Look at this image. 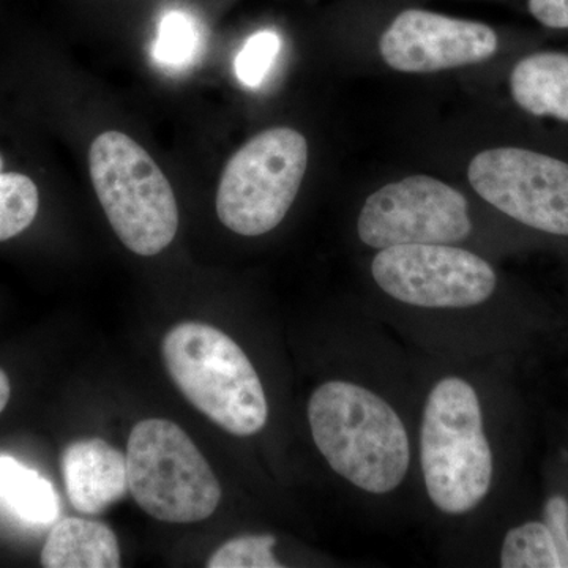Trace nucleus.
<instances>
[{"instance_id": "obj_11", "label": "nucleus", "mask_w": 568, "mask_h": 568, "mask_svg": "<svg viewBox=\"0 0 568 568\" xmlns=\"http://www.w3.org/2000/svg\"><path fill=\"white\" fill-rule=\"evenodd\" d=\"M62 473L71 506L81 514H102L129 491L125 455L99 437L71 443Z\"/></svg>"}, {"instance_id": "obj_4", "label": "nucleus", "mask_w": 568, "mask_h": 568, "mask_svg": "<svg viewBox=\"0 0 568 568\" xmlns=\"http://www.w3.org/2000/svg\"><path fill=\"white\" fill-rule=\"evenodd\" d=\"M89 170L112 230L130 252L155 256L170 246L179 227L174 190L136 141L114 130L100 134Z\"/></svg>"}, {"instance_id": "obj_2", "label": "nucleus", "mask_w": 568, "mask_h": 568, "mask_svg": "<svg viewBox=\"0 0 568 568\" xmlns=\"http://www.w3.org/2000/svg\"><path fill=\"white\" fill-rule=\"evenodd\" d=\"M168 373L182 395L234 436H253L267 424L263 383L242 347L203 323L174 325L163 338Z\"/></svg>"}, {"instance_id": "obj_21", "label": "nucleus", "mask_w": 568, "mask_h": 568, "mask_svg": "<svg viewBox=\"0 0 568 568\" xmlns=\"http://www.w3.org/2000/svg\"><path fill=\"white\" fill-rule=\"evenodd\" d=\"M526 9L544 28L568 31V0H526Z\"/></svg>"}, {"instance_id": "obj_20", "label": "nucleus", "mask_w": 568, "mask_h": 568, "mask_svg": "<svg viewBox=\"0 0 568 568\" xmlns=\"http://www.w3.org/2000/svg\"><path fill=\"white\" fill-rule=\"evenodd\" d=\"M545 523L558 548L560 568H568V504L564 497L556 496L545 507Z\"/></svg>"}, {"instance_id": "obj_22", "label": "nucleus", "mask_w": 568, "mask_h": 568, "mask_svg": "<svg viewBox=\"0 0 568 568\" xmlns=\"http://www.w3.org/2000/svg\"><path fill=\"white\" fill-rule=\"evenodd\" d=\"M11 395L10 379L7 373L0 368V414L9 405Z\"/></svg>"}, {"instance_id": "obj_16", "label": "nucleus", "mask_w": 568, "mask_h": 568, "mask_svg": "<svg viewBox=\"0 0 568 568\" xmlns=\"http://www.w3.org/2000/svg\"><path fill=\"white\" fill-rule=\"evenodd\" d=\"M504 568H560L558 548L547 523H526L508 530L500 551Z\"/></svg>"}, {"instance_id": "obj_1", "label": "nucleus", "mask_w": 568, "mask_h": 568, "mask_svg": "<svg viewBox=\"0 0 568 568\" xmlns=\"http://www.w3.org/2000/svg\"><path fill=\"white\" fill-rule=\"evenodd\" d=\"M313 440L338 476L372 495L394 491L410 463L409 437L394 407L375 392L331 381L308 403Z\"/></svg>"}, {"instance_id": "obj_9", "label": "nucleus", "mask_w": 568, "mask_h": 568, "mask_svg": "<svg viewBox=\"0 0 568 568\" xmlns=\"http://www.w3.org/2000/svg\"><path fill=\"white\" fill-rule=\"evenodd\" d=\"M357 233L372 248L457 244L473 233L469 204L458 190L428 175L388 183L365 201Z\"/></svg>"}, {"instance_id": "obj_10", "label": "nucleus", "mask_w": 568, "mask_h": 568, "mask_svg": "<svg viewBox=\"0 0 568 568\" xmlns=\"http://www.w3.org/2000/svg\"><path fill=\"white\" fill-rule=\"evenodd\" d=\"M499 50V37L484 22L458 20L435 11H402L379 40L390 69L403 73H436L488 61Z\"/></svg>"}, {"instance_id": "obj_8", "label": "nucleus", "mask_w": 568, "mask_h": 568, "mask_svg": "<svg viewBox=\"0 0 568 568\" xmlns=\"http://www.w3.org/2000/svg\"><path fill=\"white\" fill-rule=\"evenodd\" d=\"M373 278L384 293L422 308H469L496 291L491 265L477 254L444 244L396 245L379 250Z\"/></svg>"}, {"instance_id": "obj_6", "label": "nucleus", "mask_w": 568, "mask_h": 568, "mask_svg": "<svg viewBox=\"0 0 568 568\" xmlns=\"http://www.w3.org/2000/svg\"><path fill=\"white\" fill-rule=\"evenodd\" d=\"M308 164V142L287 126L265 130L227 162L216 193L220 222L235 234L271 233L290 212Z\"/></svg>"}, {"instance_id": "obj_18", "label": "nucleus", "mask_w": 568, "mask_h": 568, "mask_svg": "<svg viewBox=\"0 0 568 568\" xmlns=\"http://www.w3.org/2000/svg\"><path fill=\"white\" fill-rule=\"evenodd\" d=\"M274 536L233 538L209 558V568H282L274 556Z\"/></svg>"}, {"instance_id": "obj_17", "label": "nucleus", "mask_w": 568, "mask_h": 568, "mask_svg": "<svg viewBox=\"0 0 568 568\" xmlns=\"http://www.w3.org/2000/svg\"><path fill=\"white\" fill-rule=\"evenodd\" d=\"M39 189L32 179L20 173H2L0 159V242L28 230L39 213Z\"/></svg>"}, {"instance_id": "obj_12", "label": "nucleus", "mask_w": 568, "mask_h": 568, "mask_svg": "<svg viewBox=\"0 0 568 568\" xmlns=\"http://www.w3.org/2000/svg\"><path fill=\"white\" fill-rule=\"evenodd\" d=\"M508 88L519 111L568 126V52L523 55L510 71Z\"/></svg>"}, {"instance_id": "obj_15", "label": "nucleus", "mask_w": 568, "mask_h": 568, "mask_svg": "<svg viewBox=\"0 0 568 568\" xmlns=\"http://www.w3.org/2000/svg\"><path fill=\"white\" fill-rule=\"evenodd\" d=\"M203 54V33L192 14L171 10L162 18L153 43V61L170 71L189 69Z\"/></svg>"}, {"instance_id": "obj_3", "label": "nucleus", "mask_w": 568, "mask_h": 568, "mask_svg": "<svg viewBox=\"0 0 568 568\" xmlns=\"http://www.w3.org/2000/svg\"><path fill=\"white\" fill-rule=\"evenodd\" d=\"M420 459L426 493L444 514H467L487 497L493 480L491 447L476 388L462 377H446L429 392Z\"/></svg>"}, {"instance_id": "obj_5", "label": "nucleus", "mask_w": 568, "mask_h": 568, "mask_svg": "<svg viewBox=\"0 0 568 568\" xmlns=\"http://www.w3.org/2000/svg\"><path fill=\"white\" fill-rule=\"evenodd\" d=\"M129 489L138 506L174 525L204 521L222 499L212 467L190 436L163 418L134 425L126 446Z\"/></svg>"}, {"instance_id": "obj_13", "label": "nucleus", "mask_w": 568, "mask_h": 568, "mask_svg": "<svg viewBox=\"0 0 568 568\" xmlns=\"http://www.w3.org/2000/svg\"><path fill=\"white\" fill-rule=\"evenodd\" d=\"M40 560L47 568H118L121 548L110 526L65 518L51 529Z\"/></svg>"}, {"instance_id": "obj_19", "label": "nucleus", "mask_w": 568, "mask_h": 568, "mask_svg": "<svg viewBox=\"0 0 568 568\" xmlns=\"http://www.w3.org/2000/svg\"><path fill=\"white\" fill-rule=\"evenodd\" d=\"M282 39L278 33L261 31L250 37L237 58L235 74L246 88H260L278 58Z\"/></svg>"}, {"instance_id": "obj_14", "label": "nucleus", "mask_w": 568, "mask_h": 568, "mask_svg": "<svg viewBox=\"0 0 568 568\" xmlns=\"http://www.w3.org/2000/svg\"><path fill=\"white\" fill-rule=\"evenodd\" d=\"M0 504L28 525H50L59 514L50 481L11 457H0Z\"/></svg>"}, {"instance_id": "obj_7", "label": "nucleus", "mask_w": 568, "mask_h": 568, "mask_svg": "<svg viewBox=\"0 0 568 568\" xmlns=\"http://www.w3.org/2000/svg\"><path fill=\"white\" fill-rule=\"evenodd\" d=\"M467 178L478 196L515 222L568 237V159L503 145L474 156Z\"/></svg>"}]
</instances>
